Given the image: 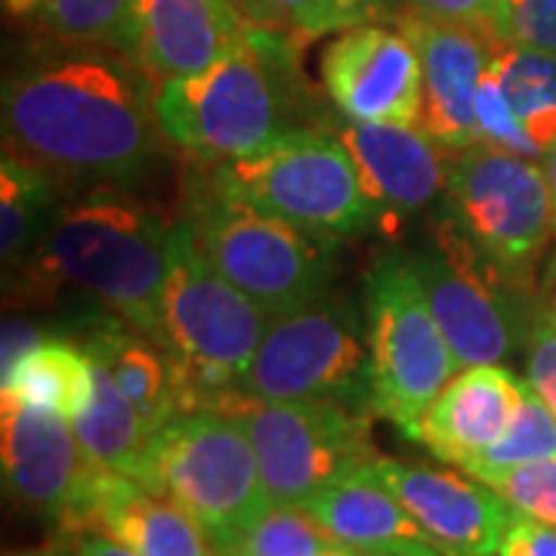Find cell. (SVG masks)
<instances>
[{
    "mask_svg": "<svg viewBox=\"0 0 556 556\" xmlns=\"http://www.w3.org/2000/svg\"><path fill=\"white\" fill-rule=\"evenodd\" d=\"M427 303L460 365H497L526 338V318L510 288L452 214L439 217L430 236L408 254Z\"/></svg>",
    "mask_w": 556,
    "mask_h": 556,
    "instance_id": "7c38bea8",
    "label": "cell"
},
{
    "mask_svg": "<svg viewBox=\"0 0 556 556\" xmlns=\"http://www.w3.org/2000/svg\"><path fill=\"white\" fill-rule=\"evenodd\" d=\"M273 316L201 257L189 223L174 219L161 291L159 343L177 362L189 408L239 393Z\"/></svg>",
    "mask_w": 556,
    "mask_h": 556,
    "instance_id": "277c9868",
    "label": "cell"
},
{
    "mask_svg": "<svg viewBox=\"0 0 556 556\" xmlns=\"http://www.w3.org/2000/svg\"><path fill=\"white\" fill-rule=\"evenodd\" d=\"M497 556H556V529L514 510L501 538Z\"/></svg>",
    "mask_w": 556,
    "mask_h": 556,
    "instance_id": "e575fe53",
    "label": "cell"
},
{
    "mask_svg": "<svg viewBox=\"0 0 556 556\" xmlns=\"http://www.w3.org/2000/svg\"><path fill=\"white\" fill-rule=\"evenodd\" d=\"M492 65L519 124L547 152L556 146V56L517 47L492 31Z\"/></svg>",
    "mask_w": 556,
    "mask_h": 556,
    "instance_id": "4316f807",
    "label": "cell"
},
{
    "mask_svg": "<svg viewBox=\"0 0 556 556\" xmlns=\"http://www.w3.org/2000/svg\"><path fill=\"white\" fill-rule=\"evenodd\" d=\"M328 556H362V554H353V551H340V554H328Z\"/></svg>",
    "mask_w": 556,
    "mask_h": 556,
    "instance_id": "ee69618b",
    "label": "cell"
},
{
    "mask_svg": "<svg viewBox=\"0 0 556 556\" xmlns=\"http://www.w3.org/2000/svg\"><path fill=\"white\" fill-rule=\"evenodd\" d=\"M371 408L415 439L420 417L452 383L460 362L439 328L408 254L380 257L365 278Z\"/></svg>",
    "mask_w": 556,
    "mask_h": 556,
    "instance_id": "ba28073f",
    "label": "cell"
},
{
    "mask_svg": "<svg viewBox=\"0 0 556 556\" xmlns=\"http://www.w3.org/2000/svg\"><path fill=\"white\" fill-rule=\"evenodd\" d=\"M0 460L7 495L62 526L87 473L72 417L0 399Z\"/></svg>",
    "mask_w": 556,
    "mask_h": 556,
    "instance_id": "e0dca14e",
    "label": "cell"
},
{
    "mask_svg": "<svg viewBox=\"0 0 556 556\" xmlns=\"http://www.w3.org/2000/svg\"><path fill=\"white\" fill-rule=\"evenodd\" d=\"M204 182L229 201L285 219L321 239H356L380 226L350 149L338 130L306 127L248 159L223 161Z\"/></svg>",
    "mask_w": 556,
    "mask_h": 556,
    "instance_id": "5b68a950",
    "label": "cell"
},
{
    "mask_svg": "<svg viewBox=\"0 0 556 556\" xmlns=\"http://www.w3.org/2000/svg\"><path fill=\"white\" fill-rule=\"evenodd\" d=\"M182 219L201 257L273 318L331 294L338 241L223 199L204 179L192 186Z\"/></svg>",
    "mask_w": 556,
    "mask_h": 556,
    "instance_id": "52a82bcc",
    "label": "cell"
},
{
    "mask_svg": "<svg viewBox=\"0 0 556 556\" xmlns=\"http://www.w3.org/2000/svg\"><path fill=\"white\" fill-rule=\"evenodd\" d=\"M412 13L437 22H455V25H477L492 28L495 0H408Z\"/></svg>",
    "mask_w": 556,
    "mask_h": 556,
    "instance_id": "d590c367",
    "label": "cell"
},
{
    "mask_svg": "<svg viewBox=\"0 0 556 556\" xmlns=\"http://www.w3.org/2000/svg\"><path fill=\"white\" fill-rule=\"evenodd\" d=\"M479 482L495 489L514 510L541 519L556 529V457L538 460V464H522L514 470L485 473V477H479Z\"/></svg>",
    "mask_w": 556,
    "mask_h": 556,
    "instance_id": "4dcf8cb0",
    "label": "cell"
},
{
    "mask_svg": "<svg viewBox=\"0 0 556 556\" xmlns=\"http://www.w3.org/2000/svg\"><path fill=\"white\" fill-rule=\"evenodd\" d=\"M346 551L303 504H269L219 556H328Z\"/></svg>",
    "mask_w": 556,
    "mask_h": 556,
    "instance_id": "83f0119b",
    "label": "cell"
},
{
    "mask_svg": "<svg viewBox=\"0 0 556 556\" xmlns=\"http://www.w3.org/2000/svg\"><path fill=\"white\" fill-rule=\"evenodd\" d=\"M526 375L556 417V318L541 300H532L526 318Z\"/></svg>",
    "mask_w": 556,
    "mask_h": 556,
    "instance_id": "d6a6232c",
    "label": "cell"
},
{
    "mask_svg": "<svg viewBox=\"0 0 556 556\" xmlns=\"http://www.w3.org/2000/svg\"><path fill=\"white\" fill-rule=\"evenodd\" d=\"M7 556H68V551H62V547H31V551H16V554Z\"/></svg>",
    "mask_w": 556,
    "mask_h": 556,
    "instance_id": "b9f144b4",
    "label": "cell"
},
{
    "mask_svg": "<svg viewBox=\"0 0 556 556\" xmlns=\"http://www.w3.org/2000/svg\"><path fill=\"white\" fill-rule=\"evenodd\" d=\"M541 303L547 306V313L556 318V257L551 260L547 266V276H544V285H541Z\"/></svg>",
    "mask_w": 556,
    "mask_h": 556,
    "instance_id": "ab89813d",
    "label": "cell"
},
{
    "mask_svg": "<svg viewBox=\"0 0 556 556\" xmlns=\"http://www.w3.org/2000/svg\"><path fill=\"white\" fill-rule=\"evenodd\" d=\"M405 556H452V554H445V551L437 547V544H424V547H417V551H412V554H405Z\"/></svg>",
    "mask_w": 556,
    "mask_h": 556,
    "instance_id": "7bdbcfd3",
    "label": "cell"
},
{
    "mask_svg": "<svg viewBox=\"0 0 556 556\" xmlns=\"http://www.w3.org/2000/svg\"><path fill=\"white\" fill-rule=\"evenodd\" d=\"M371 470L445 554L497 556L514 507L495 489L455 470L405 464L393 457H378Z\"/></svg>",
    "mask_w": 556,
    "mask_h": 556,
    "instance_id": "9a60e30c",
    "label": "cell"
},
{
    "mask_svg": "<svg viewBox=\"0 0 556 556\" xmlns=\"http://www.w3.org/2000/svg\"><path fill=\"white\" fill-rule=\"evenodd\" d=\"M544 177H547V189H551V201H554V214H556V146H551L544 152Z\"/></svg>",
    "mask_w": 556,
    "mask_h": 556,
    "instance_id": "60d3db41",
    "label": "cell"
},
{
    "mask_svg": "<svg viewBox=\"0 0 556 556\" xmlns=\"http://www.w3.org/2000/svg\"><path fill=\"white\" fill-rule=\"evenodd\" d=\"M526 383L501 365H473L437 396L420 417L415 439L460 470L482 457L507 433Z\"/></svg>",
    "mask_w": 556,
    "mask_h": 556,
    "instance_id": "ffe728a7",
    "label": "cell"
},
{
    "mask_svg": "<svg viewBox=\"0 0 556 556\" xmlns=\"http://www.w3.org/2000/svg\"><path fill=\"white\" fill-rule=\"evenodd\" d=\"M137 479L177 501L217 554L273 504L244 427L219 408H189L170 417L149 439Z\"/></svg>",
    "mask_w": 556,
    "mask_h": 556,
    "instance_id": "8992f818",
    "label": "cell"
},
{
    "mask_svg": "<svg viewBox=\"0 0 556 556\" xmlns=\"http://www.w3.org/2000/svg\"><path fill=\"white\" fill-rule=\"evenodd\" d=\"M248 28L232 0H134V60L155 84L189 78L236 50Z\"/></svg>",
    "mask_w": 556,
    "mask_h": 556,
    "instance_id": "d6986e66",
    "label": "cell"
},
{
    "mask_svg": "<svg viewBox=\"0 0 556 556\" xmlns=\"http://www.w3.org/2000/svg\"><path fill=\"white\" fill-rule=\"evenodd\" d=\"M445 211L501 278L529 291L535 266L556 236L544 167L477 142L448 161Z\"/></svg>",
    "mask_w": 556,
    "mask_h": 556,
    "instance_id": "30bf717a",
    "label": "cell"
},
{
    "mask_svg": "<svg viewBox=\"0 0 556 556\" xmlns=\"http://www.w3.org/2000/svg\"><path fill=\"white\" fill-rule=\"evenodd\" d=\"M492 31L517 47L556 56V0H495Z\"/></svg>",
    "mask_w": 556,
    "mask_h": 556,
    "instance_id": "1f68e13d",
    "label": "cell"
},
{
    "mask_svg": "<svg viewBox=\"0 0 556 556\" xmlns=\"http://www.w3.org/2000/svg\"><path fill=\"white\" fill-rule=\"evenodd\" d=\"M3 10L35 38L100 43L134 56V0H3Z\"/></svg>",
    "mask_w": 556,
    "mask_h": 556,
    "instance_id": "484cf974",
    "label": "cell"
},
{
    "mask_svg": "<svg viewBox=\"0 0 556 556\" xmlns=\"http://www.w3.org/2000/svg\"><path fill=\"white\" fill-rule=\"evenodd\" d=\"M239 393L263 402H343L371 412L365 318L346 298L316 300L269 321Z\"/></svg>",
    "mask_w": 556,
    "mask_h": 556,
    "instance_id": "8fae6325",
    "label": "cell"
},
{
    "mask_svg": "<svg viewBox=\"0 0 556 556\" xmlns=\"http://www.w3.org/2000/svg\"><path fill=\"white\" fill-rule=\"evenodd\" d=\"M174 223L134 195L97 186L62 201L35 254L16 269L31 300L75 291L159 340Z\"/></svg>",
    "mask_w": 556,
    "mask_h": 556,
    "instance_id": "7a4b0ae2",
    "label": "cell"
},
{
    "mask_svg": "<svg viewBox=\"0 0 556 556\" xmlns=\"http://www.w3.org/2000/svg\"><path fill=\"white\" fill-rule=\"evenodd\" d=\"M159 84L100 43L35 38L3 75V152L56 179L127 182L161 149Z\"/></svg>",
    "mask_w": 556,
    "mask_h": 556,
    "instance_id": "6da1fadb",
    "label": "cell"
},
{
    "mask_svg": "<svg viewBox=\"0 0 556 556\" xmlns=\"http://www.w3.org/2000/svg\"><path fill=\"white\" fill-rule=\"evenodd\" d=\"M72 427L87 464L137 477L152 433L100 358H93V393L72 417Z\"/></svg>",
    "mask_w": 556,
    "mask_h": 556,
    "instance_id": "cb8c5ba5",
    "label": "cell"
},
{
    "mask_svg": "<svg viewBox=\"0 0 556 556\" xmlns=\"http://www.w3.org/2000/svg\"><path fill=\"white\" fill-rule=\"evenodd\" d=\"M399 28L412 38L420 56V127L452 155L477 146V93L492 65V28L437 22L417 13L399 16Z\"/></svg>",
    "mask_w": 556,
    "mask_h": 556,
    "instance_id": "5bb4252c",
    "label": "cell"
},
{
    "mask_svg": "<svg viewBox=\"0 0 556 556\" xmlns=\"http://www.w3.org/2000/svg\"><path fill=\"white\" fill-rule=\"evenodd\" d=\"M303 507L353 554L405 556L433 544L402 501L375 477L371 464L321 489Z\"/></svg>",
    "mask_w": 556,
    "mask_h": 556,
    "instance_id": "7402d4cb",
    "label": "cell"
},
{
    "mask_svg": "<svg viewBox=\"0 0 556 556\" xmlns=\"http://www.w3.org/2000/svg\"><path fill=\"white\" fill-rule=\"evenodd\" d=\"M316 3L325 10V16H328L334 31L362 25L378 10V0H316Z\"/></svg>",
    "mask_w": 556,
    "mask_h": 556,
    "instance_id": "f35d334b",
    "label": "cell"
},
{
    "mask_svg": "<svg viewBox=\"0 0 556 556\" xmlns=\"http://www.w3.org/2000/svg\"><path fill=\"white\" fill-rule=\"evenodd\" d=\"M40 340H47V334H40V328L35 321L22 316L3 318V371L22 358L31 346H38Z\"/></svg>",
    "mask_w": 556,
    "mask_h": 556,
    "instance_id": "8d00e7d4",
    "label": "cell"
},
{
    "mask_svg": "<svg viewBox=\"0 0 556 556\" xmlns=\"http://www.w3.org/2000/svg\"><path fill=\"white\" fill-rule=\"evenodd\" d=\"M65 535H68V556H137L127 544L97 529H78Z\"/></svg>",
    "mask_w": 556,
    "mask_h": 556,
    "instance_id": "74e56055",
    "label": "cell"
},
{
    "mask_svg": "<svg viewBox=\"0 0 556 556\" xmlns=\"http://www.w3.org/2000/svg\"><path fill=\"white\" fill-rule=\"evenodd\" d=\"M321 84L343 118L420 127L424 72L402 28L368 22L346 28L321 53Z\"/></svg>",
    "mask_w": 556,
    "mask_h": 556,
    "instance_id": "4fadbf2b",
    "label": "cell"
},
{
    "mask_svg": "<svg viewBox=\"0 0 556 556\" xmlns=\"http://www.w3.org/2000/svg\"><path fill=\"white\" fill-rule=\"evenodd\" d=\"M97 529L137 556H219L214 541L177 501L159 495L137 477L87 464L80 492L62 532Z\"/></svg>",
    "mask_w": 556,
    "mask_h": 556,
    "instance_id": "2e32d148",
    "label": "cell"
},
{
    "mask_svg": "<svg viewBox=\"0 0 556 556\" xmlns=\"http://www.w3.org/2000/svg\"><path fill=\"white\" fill-rule=\"evenodd\" d=\"M477 137L485 146H495L501 152H510L519 159L538 161L544 159V152L538 149L532 137L526 134V127L519 124L514 105L504 93V84L497 78L495 65H489L485 78L479 84L477 93Z\"/></svg>",
    "mask_w": 556,
    "mask_h": 556,
    "instance_id": "f546056e",
    "label": "cell"
},
{
    "mask_svg": "<svg viewBox=\"0 0 556 556\" xmlns=\"http://www.w3.org/2000/svg\"><path fill=\"white\" fill-rule=\"evenodd\" d=\"M50 170L13 152L0 161V257L7 269H20L50 229L60 211V195Z\"/></svg>",
    "mask_w": 556,
    "mask_h": 556,
    "instance_id": "d4e9b609",
    "label": "cell"
},
{
    "mask_svg": "<svg viewBox=\"0 0 556 556\" xmlns=\"http://www.w3.org/2000/svg\"><path fill=\"white\" fill-rule=\"evenodd\" d=\"M65 338L78 340L90 356L100 358L121 393L146 420L149 433L161 430L179 412H189V393L174 356L124 318L97 309L80 318Z\"/></svg>",
    "mask_w": 556,
    "mask_h": 556,
    "instance_id": "44dd1931",
    "label": "cell"
},
{
    "mask_svg": "<svg viewBox=\"0 0 556 556\" xmlns=\"http://www.w3.org/2000/svg\"><path fill=\"white\" fill-rule=\"evenodd\" d=\"M551 457H556V417L544 405V399L532 390V383L526 380L514 424L485 455L477 457L473 464H467L464 473L479 479L485 473L514 470L522 464H538V460H551Z\"/></svg>",
    "mask_w": 556,
    "mask_h": 556,
    "instance_id": "f1b7e54d",
    "label": "cell"
},
{
    "mask_svg": "<svg viewBox=\"0 0 556 556\" xmlns=\"http://www.w3.org/2000/svg\"><path fill=\"white\" fill-rule=\"evenodd\" d=\"M232 3L239 7L241 20L254 28L294 31L300 38L334 31L316 0H232Z\"/></svg>",
    "mask_w": 556,
    "mask_h": 556,
    "instance_id": "836d02e7",
    "label": "cell"
},
{
    "mask_svg": "<svg viewBox=\"0 0 556 556\" xmlns=\"http://www.w3.org/2000/svg\"><path fill=\"white\" fill-rule=\"evenodd\" d=\"M334 130L356 161L368 195L378 204L380 226L396 229L445 192L448 164L424 127L346 118Z\"/></svg>",
    "mask_w": 556,
    "mask_h": 556,
    "instance_id": "ac0fdd59",
    "label": "cell"
},
{
    "mask_svg": "<svg viewBox=\"0 0 556 556\" xmlns=\"http://www.w3.org/2000/svg\"><path fill=\"white\" fill-rule=\"evenodd\" d=\"M300 35L248 28L211 68L159 84L161 134L199 161L248 159L288 134L318 127L300 65Z\"/></svg>",
    "mask_w": 556,
    "mask_h": 556,
    "instance_id": "3957f363",
    "label": "cell"
},
{
    "mask_svg": "<svg viewBox=\"0 0 556 556\" xmlns=\"http://www.w3.org/2000/svg\"><path fill=\"white\" fill-rule=\"evenodd\" d=\"M211 408L229 412L244 427L273 504H306L380 457L371 439V412L343 402H263L229 393Z\"/></svg>",
    "mask_w": 556,
    "mask_h": 556,
    "instance_id": "9c48e42d",
    "label": "cell"
},
{
    "mask_svg": "<svg viewBox=\"0 0 556 556\" xmlns=\"http://www.w3.org/2000/svg\"><path fill=\"white\" fill-rule=\"evenodd\" d=\"M93 393V358L72 338H47L3 371L0 399L75 417Z\"/></svg>",
    "mask_w": 556,
    "mask_h": 556,
    "instance_id": "603a6c76",
    "label": "cell"
}]
</instances>
